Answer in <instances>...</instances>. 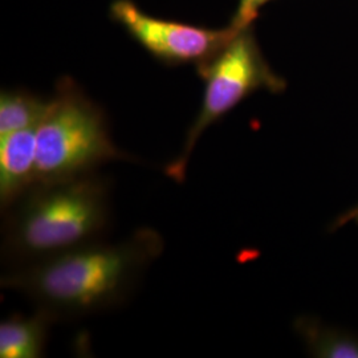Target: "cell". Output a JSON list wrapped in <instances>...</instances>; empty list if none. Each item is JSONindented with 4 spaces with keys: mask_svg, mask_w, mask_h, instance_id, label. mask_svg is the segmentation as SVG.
Returning a JSON list of instances; mask_svg holds the SVG:
<instances>
[{
    "mask_svg": "<svg viewBox=\"0 0 358 358\" xmlns=\"http://www.w3.org/2000/svg\"><path fill=\"white\" fill-rule=\"evenodd\" d=\"M165 248L149 227L124 241L87 244L20 268L7 269L1 288L26 296L57 321L121 307Z\"/></svg>",
    "mask_w": 358,
    "mask_h": 358,
    "instance_id": "cell-1",
    "label": "cell"
},
{
    "mask_svg": "<svg viewBox=\"0 0 358 358\" xmlns=\"http://www.w3.org/2000/svg\"><path fill=\"white\" fill-rule=\"evenodd\" d=\"M3 217L1 260L20 268L103 241L112 223L110 182L94 171L36 183Z\"/></svg>",
    "mask_w": 358,
    "mask_h": 358,
    "instance_id": "cell-2",
    "label": "cell"
},
{
    "mask_svg": "<svg viewBox=\"0 0 358 358\" xmlns=\"http://www.w3.org/2000/svg\"><path fill=\"white\" fill-rule=\"evenodd\" d=\"M38 183L76 178L112 161H131L115 146L103 110L72 78H62L36 128Z\"/></svg>",
    "mask_w": 358,
    "mask_h": 358,
    "instance_id": "cell-3",
    "label": "cell"
},
{
    "mask_svg": "<svg viewBox=\"0 0 358 358\" xmlns=\"http://www.w3.org/2000/svg\"><path fill=\"white\" fill-rule=\"evenodd\" d=\"M196 71L205 81L201 109L178 155L165 167V174L177 183L186 179L194 148L213 124L257 90L280 93L285 90L284 78L276 75L266 62L251 27L239 31L210 62L199 65Z\"/></svg>",
    "mask_w": 358,
    "mask_h": 358,
    "instance_id": "cell-4",
    "label": "cell"
},
{
    "mask_svg": "<svg viewBox=\"0 0 358 358\" xmlns=\"http://www.w3.org/2000/svg\"><path fill=\"white\" fill-rule=\"evenodd\" d=\"M110 15L142 48L167 65L194 64L198 68L239 32L231 26L210 29L159 19L143 13L131 0L113 1Z\"/></svg>",
    "mask_w": 358,
    "mask_h": 358,
    "instance_id": "cell-5",
    "label": "cell"
},
{
    "mask_svg": "<svg viewBox=\"0 0 358 358\" xmlns=\"http://www.w3.org/2000/svg\"><path fill=\"white\" fill-rule=\"evenodd\" d=\"M38 183L36 128L0 137L1 213Z\"/></svg>",
    "mask_w": 358,
    "mask_h": 358,
    "instance_id": "cell-6",
    "label": "cell"
},
{
    "mask_svg": "<svg viewBox=\"0 0 358 358\" xmlns=\"http://www.w3.org/2000/svg\"><path fill=\"white\" fill-rule=\"evenodd\" d=\"M57 319L36 308L29 316L13 315L0 322V358H38L44 355L52 324Z\"/></svg>",
    "mask_w": 358,
    "mask_h": 358,
    "instance_id": "cell-7",
    "label": "cell"
},
{
    "mask_svg": "<svg viewBox=\"0 0 358 358\" xmlns=\"http://www.w3.org/2000/svg\"><path fill=\"white\" fill-rule=\"evenodd\" d=\"M48 105L50 100L24 90H3L0 94V137L38 128Z\"/></svg>",
    "mask_w": 358,
    "mask_h": 358,
    "instance_id": "cell-8",
    "label": "cell"
},
{
    "mask_svg": "<svg viewBox=\"0 0 358 358\" xmlns=\"http://www.w3.org/2000/svg\"><path fill=\"white\" fill-rule=\"evenodd\" d=\"M296 331L315 357L358 358V337L308 319L296 321Z\"/></svg>",
    "mask_w": 358,
    "mask_h": 358,
    "instance_id": "cell-9",
    "label": "cell"
},
{
    "mask_svg": "<svg viewBox=\"0 0 358 358\" xmlns=\"http://www.w3.org/2000/svg\"><path fill=\"white\" fill-rule=\"evenodd\" d=\"M268 1L269 0H239V6L231 20L230 26L238 31L250 28L257 17L260 8Z\"/></svg>",
    "mask_w": 358,
    "mask_h": 358,
    "instance_id": "cell-10",
    "label": "cell"
},
{
    "mask_svg": "<svg viewBox=\"0 0 358 358\" xmlns=\"http://www.w3.org/2000/svg\"><path fill=\"white\" fill-rule=\"evenodd\" d=\"M350 222H355L358 224V203L334 220V223L332 224V231L337 230L343 226H346Z\"/></svg>",
    "mask_w": 358,
    "mask_h": 358,
    "instance_id": "cell-11",
    "label": "cell"
}]
</instances>
